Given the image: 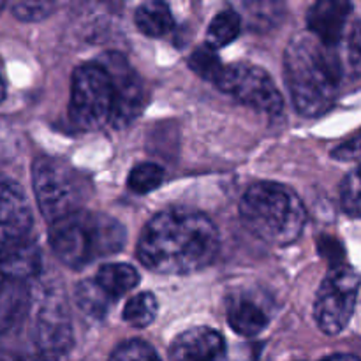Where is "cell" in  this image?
<instances>
[{
	"instance_id": "cell-34",
	"label": "cell",
	"mask_w": 361,
	"mask_h": 361,
	"mask_svg": "<svg viewBox=\"0 0 361 361\" xmlns=\"http://www.w3.org/2000/svg\"><path fill=\"white\" fill-rule=\"evenodd\" d=\"M279 2H282V0H279Z\"/></svg>"
},
{
	"instance_id": "cell-21",
	"label": "cell",
	"mask_w": 361,
	"mask_h": 361,
	"mask_svg": "<svg viewBox=\"0 0 361 361\" xmlns=\"http://www.w3.org/2000/svg\"><path fill=\"white\" fill-rule=\"evenodd\" d=\"M157 298L152 293H140V295H134L126 303L122 317L130 326L147 328L148 324L154 323L155 316H157Z\"/></svg>"
},
{
	"instance_id": "cell-16",
	"label": "cell",
	"mask_w": 361,
	"mask_h": 361,
	"mask_svg": "<svg viewBox=\"0 0 361 361\" xmlns=\"http://www.w3.org/2000/svg\"><path fill=\"white\" fill-rule=\"evenodd\" d=\"M134 21H136L137 30L147 37H162L171 32L175 25L171 9L162 0H148L143 6L137 7Z\"/></svg>"
},
{
	"instance_id": "cell-26",
	"label": "cell",
	"mask_w": 361,
	"mask_h": 361,
	"mask_svg": "<svg viewBox=\"0 0 361 361\" xmlns=\"http://www.w3.org/2000/svg\"><path fill=\"white\" fill-rule=\"evenodd\" d=\"M109 361H161V358L147 342L127 341L111 353Z\"/></svg>"
},
{
	"instance_id": "cell-27",
	"label": "cell",
	"mask_w": 361,
	"mask_h": 361,
	"mask_svg": "<svg viewBox=\"0 0 361 361\" xmlns=\"http://www.w3.org/2000/svg\"><path fill=\"white\" fill-rule=\"evenodd\" d=\"M281 4L279 0H247L250 20L261 27H271L281 18Z\"/></svg>"
},
{
	"instance_id": "cell-12",
	"label": "cell",
	"mask_w": 361,
	"mask_h": 361,
	"mask_svg": "<svg viewBox=\"0 0 361 361\" xmlns=\"http://www.w3.org/2000/svg\"><path fill=\"white\" fill-rule=\"evenodd\" d=\"M224 356V338L208 326L190 328L169 345V361H222Z\"/></svg>"
},
{
	"instance_id": "cell-30",
	"label": "cell",
	"mask_w": 361,
	"mask_h": 361,
	"mask_svg": "<svg viewBox=\"0 0 361 361\" xmlns=\"http://www.w3.org/2000/svg\"><path fill=\"white\" fill-rule=\"evenodd\" d=\"M323 361H361V360L356 358V356H353V355H334Z\"/></svg>"
},
{
	"instance_id": "cell-25",
	"label": "cell",
	"mask_w": 361,
	"mask_h": 361,
	"mask_svg": "<svg viewBox=\"0 0 361 361\" xmlns=\"http://www.w3.org/2000/svg\"><path fill=\"white\" fill-rule=\"evenodd\" d=\"M56 0H14L13 14L25 23L42 21L55 11Z\"/></svg>"
},
{
	"instance_id": "cell-29",
	"label": "cell",
	"mask_w": 361,
	"mask_h": 361,
	"mask_svg": "<svg viewBox=\"0 0 361 361\" xmlns=\"http://www.w3.org/2000/svg\"><path fill=\"white\" fill-rule=\"evenodd\" d=\"M349 62L355 69H361V20L355 25L349 37Z\"/></svg>"
},
{
	"instance_id": "cell-1",
	"label": "cell",
	"mask_w": 361,
	"mask_h": 361,
	"mask_svg": "<svg viewBox=\"0 0 361 361\" xmlns=\"http://www.w3.org/2000/svg\"><path fill=\"white\" fill-rule=\"evenodd\" d=\"M219 245V231L207 215L171 208L145 226L137 242V257L155 274L189 275L210 267Z\"/></svg>"
},
{
	"instance_id": "cell-9",
	"label": "cell",
	"mask_w": 361,
	"mask_h": 361,
	"mask_svg": "<svg viewBox=\"0 0 361 361\" xmlns=\"http://www.w3.org/2000/svg\"><path fill=\"white\" fill-rule=\"evenodd\" d=\"M73 326L66 302L60 293H44L35 309L34 342L41 355H66L73 348Z\"/></svg>"
},
{
	"instance_id": "cell-19",
	"label": "cell",
	"mask_w": 361,
	"mask_h": 361,
	"mask_svg": "<svg viewBox=\"0 0 361 361\" xmlns=\"http://www.w3.org/2000/svg\"><path fill=\"white\" fill-rule=\"evenodd\" d=\"M115 302L104 289L99 286V282L95 279L92 281L81 282L76 288V303L80 307L81 312H85L87 316L94 317V319H101L104 317V314L108 312L109 305Z\"/></svg>"
},
{
	"instance_id": "cell-10",
	"label": "cell",
	"mask_w": 361,
	"mask_h": 361,
	"mask_svg": "<svg viewBox=\"0 0 361 361\" xmlns=\"http://www.w3.org/2000/svg\"><path fill=\"white\" fill-rule=\"evenodd\" d=\"M113 85V109L109 123L116 129L129 126L141 113L145 104V88L141 78L120 53H108L101 60Z\"/></svg>"
},
{
	"instance_id": "cell-14",
	"label": "cell",
	"mask_w": 361,
	"mask_h": 361,
	"mask_svg": "<svg viewBox=\"0 0 361 361\" xmlns=\"http://www.w3.org/2000/svg\"><path fill=\"white\" fill-rule=\"evenodd\" d=\"M349 0H316L307 13V27L323 44L337 46L344 35L345 23L351 16Z\"/></svg>"
},
{
	"instance_id": "cell-24",
	"label": "cell",
	"mask_w": 361,
	"mask_h": 361,
	"mask_svg": "<svg viewBox=\"0 0 361 361\" xmlns=\"http://www.w3.org/2000/svg\"><path fill=\"white\" fill-rule=\"evenodd\" d=\"M341 203L345 214L361 219V166L353 169L342 182Z\"/></svg>"
},
{
	"instance_id": "cell-4",
	"label": "cell",
	"mask_w": 361,
	"mask_h": 361,
	"mask_svg": "<svg viewBox=\"0 0 361 361\" xmlns=\"http://www.w3.org/2000/svg\"><path fill=\"white\" fill-rule=\"evenodd\" d=\"M240 217L250 233L271 245L296 242L307 221L300 197L274 182L254 183L247 189L240 201Z\"/></svg>"
},
{
	"instance_id": "cell-6",
	"label": "cell",
	"mask_w": 361,
	"mask_h": 361,
	"mask_svg": "<svg viewBox=\"0 0 361 361\" xmlns=\"http://www.w3.org/2000/svg\"><path fill=\"white\" fill-rule=\"evenodd\" d=\"M113 109V85L102 63L76 67L71 81V118L81 129H101L109 123Z\"/></svg>"
},
{
	"instance_id": "cell-5",
	"label": "cell",
	"mask_w": 361,
	"mask_h": 361,
	"mask_svg": "<svg viewBox=\"0 0 361 361\" xmlns=\"http://www.w3.org/2000/svg\"><path fill=\"white\" fill-rule=\"evenodd\" d=\"M32 187L42 217L51 224L81 210L88 197V182L66 162L53 157L35 159Z\"/></svg>"
},
{
	"instance_id": "cell-17",
	"label": "cell",
	"mask_w": 361,
	"mask_h": 361,
	"mask_svg": "<svg viewBox=\"0 0 361 361\" xmlns=\"http://www.w3.org/2000/svg\"><path fill=\"white\" fill-rule=\"evenodd\" d=\"M28 289L25 282H2L0 284V334L9 330L25 310L28 309Z\"/></svg>"
},
{
	"instance_id": "cell-31",
	"label": "cell",
	"mask_w": 361,
	"mask_h": 361,
	"mask_svg": "<svg viewBox=\"0 0 361 361\" xmlns=\"http://www.w3.org/2000/svg\"><path fill=\"white\" fill-rule=\"evenodd\" d=\"M4 97H6V81H4L2 71H0V102L4 101Z\"/></svg>"
},
{
	"instance_id": "cell-20",
	"label": "cell",
	"mask_w": 361,
	"mask_h": 361,
	"mask_svg": "<svg viewBox=\"0 0 361 361\" xmlns=\"http://www.w3.org/2000/svg\"><path fill=\"white\" fill-rule=\"evenodd\" d=\"M240 28H242V23H240V16L235 11H221L208 25L207 44H210L215 49L224 48L238 37Z\"/></svg>"
},
{
	"instance_id": "cell-7",
	"label": "cell",
	"mask_w": 361,
	"mask_h": 361,
	"mask_svg": "<svg viewBox=\"0 0 361 361\" xmlns=\"http://www.w3.org/2000/svg\"><path fill=\"white\" fill-rule=\"evenodd\" d=\"M361 279L349 264H335L321 284L314 305V317L321 331L338 335L351 321L358 302Z\"/></svg>"
},
{
	"instance_id": "cell-22",
	"label": "cell",
	"mask_w": 361,
	"mask_h": 361,
	"mask_svg": "<svg viewBox=\"0 0 361 361\" xmlns=\"http://www.w3.org/2000/svg\"><path fill=\"white\" fill-rule=\"evenodd\" d=\"M189 66L197 76H201L203 80L210 81V83L217 85L219 78H221L222 71L226 66H222L221 59L215 53V48H212L210 44L200 46V48L194 49V53L189 59Z\"/></svg>"
},
{
	"instance_id": "cell-15",
	"label": "cell",
	"mask_w": 361,
	"mask_h": 361,
	"mask_svg": "<svg viewBox=\"0 0 361 361\" xmlns=\"http://www.w3.org/2000/svg\"><path fill=\"white\" fill-rule=\"evenodd\" d=\"M229 326L243 337H254L268 326V314L254 300L240 296L228 307Z\"/></svg>"
},
{
	"instance_id": "cell-11",
	"label": "cell",
	"mask_w": 361,
	"mask_h": 361,
	"mask_svg": "<svg viewBox=\"0 0 361 361\" xmlns=\"http://www.w3.org/2000/svg\"><path fill=\"white\" fill-rule=\"evenodd\" d=\"M32 228V212L25 190L0 173V240L23 238Z\"/></svg>"
},
{
	"instance_id": "cell-23",
	"label": "cell",
	"mask_w": 361,
	"mask_h": 361,
	"mask_svg": "<svg viewBox=\"0 0 361 361\" xmlns=\"http://www.w3.org/2000/svg\"><path fill=\"white\" fill-rule=\"evenodd\" d=\"M164 180V169L155 162H141L129 173V189L136 194H148L157 189Z\"/></svg>"
},
{
	"instance_id": "cell-33",
	"label": "cell",
	"mask_w": 361,
	"mask_h": 361,
	"mask_svg": "<svg viewBox=\"0 0 361 361\" xmlns=\"http://www.w3.org/2000/svg\"><path fill=\"white\" fill-rule=\"evenodd\" d=\"M6 4H7V0H0V13H2V11H4Z\"/></svg>"
},
{
	"instance_id": "cell-8",
	"label": "cell",
	"mask_w": 361,
	"mask_h": 361,
	"mask_svg": "<svg viewBox=\"0 0 361 361\" xmlns=\"http://www.w3.org/2000/svg\"><path fill=\"white\" fill-rule=\"evenodd\" d=\"M215 87L238 99L242 104L267 115H279L284 106L281 92L270 74L250 63L226 66Z\"/></svg>"
},
{
	"instance_id": "cell-18",
	"label": "cell",
	"mask_w": 361,
	"mask_h": 361,
	"mask_svg": "<svg viewBox=\"0 0 361 361\" xmlns=\"http://www.w3.org/2000/svg\"><path fill=\"white\" fill-rule=\"evenodd\" d=\"M95 281L113 300H118L120 296L133 291L140 284V275H137L136 268H133L130 264L113 263L99 268Z\"/></svg>"
},
{
	"instance_id": "cell-3",
	"label": "cell",
	"mask_w": 361,
	"mask_h": 361,
	"mask_svg": "<svg viewBox=\"0 0 361 361\" xmlns=\"http://www.w3.org/2000/svg\"><path fill=\"white\" fill-rule=\"evenodd\" d=\"M126 245V228L97 212L78 210L49 224V247L66 267L80 270Z\"/></svg>"
},
{
	"instance_id": "cell-2",
	"label": "cell",
	"mask_w": 361,
	"mask_h": 361,
	"mask_svg": "<svg viewBox=\"0 0 361 361\" xmlns=\"http://www.w3.org/2000/svg\"><path fill=\"white\" fill-rule=\"evenodd\" d=\"M330 49L310 32L296 34L286 48V85L300 115L319 116L335 102L341 66Z\"/></svg>"
},
{
	"instance_id": "cell-32",
	"label": "cell",
	"mask_w": 361,
	"mask_h": 361,
	"mask_svg": "<svg viewBox=\"0 0 361 361\" xmlns=\"http://www.w3.org/2000/svg\"><path fill=\"white\" fill-rule=\"evenodd\" d=\"M20 361H21V360H20ZM27 361H59V358H55V356H46V355H41V358L27 360Z\"/></svg>"
},
{
	"instance_id": "cell-13",
	"label": "cell",
	"mask_w": 361,
	"mask_h": 361,
	"mask_svg": "<svg viewBox=\"0 0 361 361\" xmlns=\"http://www.w3.org/2000/svg\"><path fill=\"white\" fill-rule=\"evenodd\" d=\"M41 250L27 236L2 242L0 247V284L27 282L41 271Z\"/></svg>"
},
{
	"instance_id": "cell-28",
	"label": "cell",
	"mask_w": 361,
	"mask_h": 361,
	"mask_svg": "<svg viewBox=\"0 0 361 361\" xmlns=\"http://www.w3.org/2000/svg\"><path fill=\"white\" fill-rule=\"evenodd\" d=\"M331 157L337 159V161H358V159H361V129L355 136L349 137L348 141L338 145L334 154H331Z\"/></svg>"
}]
</instances>
